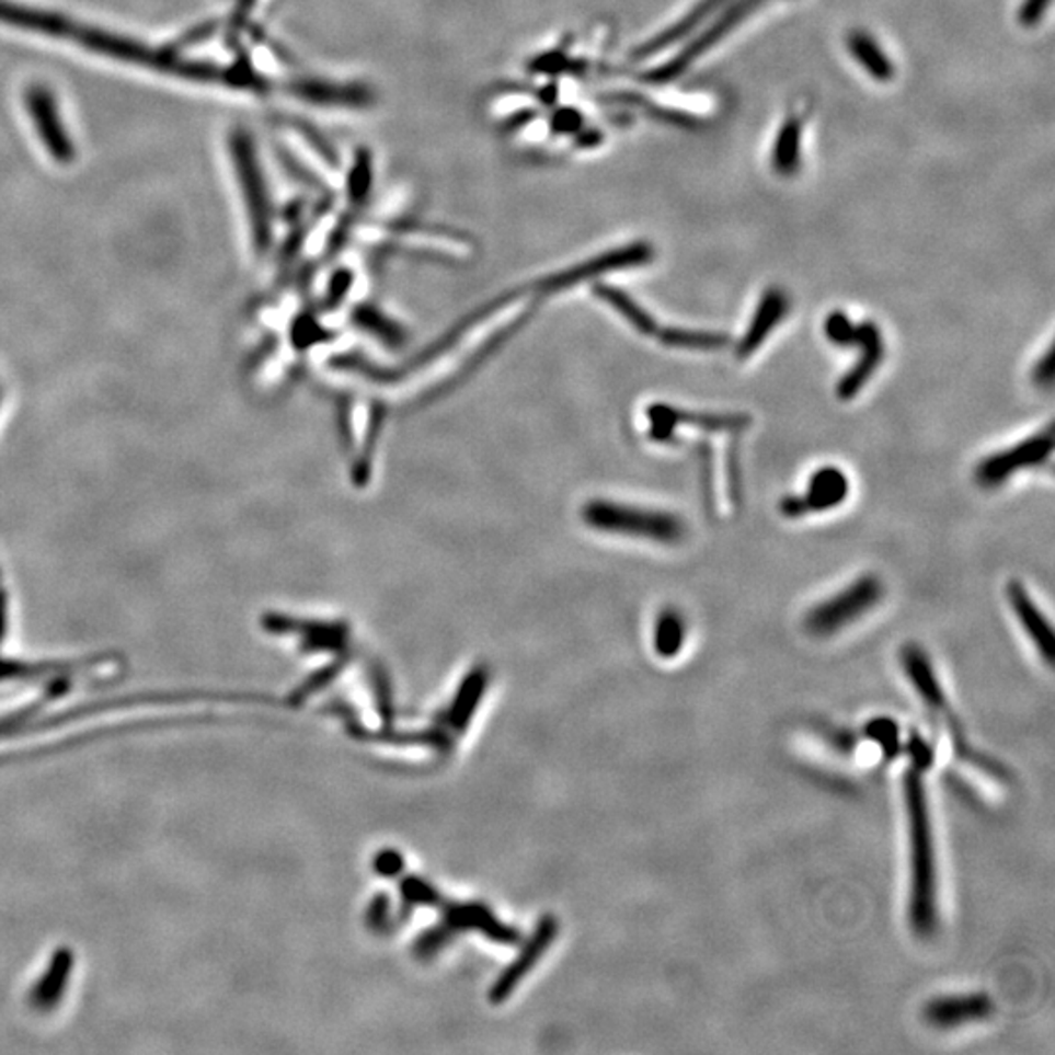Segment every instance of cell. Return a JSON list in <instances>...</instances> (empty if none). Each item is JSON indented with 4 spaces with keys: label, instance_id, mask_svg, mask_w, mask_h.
I'll list each match as a JSON object with an SVG mask.
<instances>
[{
    "label": "cell",
    "instance_id": "obj_24",
    "mask_svg": "<svg viewBox=\"0 0 1055 1055\" xmlns=\"http://www.w3.org/2000/svg\"><path fill=\"white\" fill-rule=\"evenodd\" d=\"M356 323H358L362 329H366V331L376 334V336H379L381 341H386L388 344L403 343V336H405V334L401 331V326L391 323L389 319L381 316L378 309H374V307H360V309L356 311Z\"/></svg>",
    "mask_w": 1055,
    "mask_h": 1055
},
{
    "label": "cell",
    "instance_id": "obj_20",
    "mask_svg": "<svg viewBox=\"0 0 1055 1055\" xmlns=\"http://www.w3.org/2000/svg\"><path fill=\"white\" fill-rule=\"evenodd\" d=\"M595 296L596 298L605 299L606 303L612 307L613 311H618L638 333L643 334V336L657 334L658 326L653 316H650V313H647L635 299L630 298L623 289L613 288V286H608V284H596Z\"/></svg>",
    "mask_w": 1055,
    "mask_h": 1055
},
{
    "label": "cell",
    "instance_id": "obj_2",
    "mask_svg": "<svg viewBox=\"0 0 1055 1055\" xmlns=\"http://www.w3.org/2000/svg\"><path fill=\"white\" fill-rule=\"evenodd\" d=\"M583 520L600 532L638 536L665 546H677L686 536V524L680 516L600 498L585 505Z\"/></svg>",
    "mask_w": 1055,
    "mask_h": 1055
},
{
    "label": "cell",
    "instance_id": "obj_8",
    "mask_svg": "<svg viewBox=\"0 0 1055 1055\" xmlns=\"http://www.w3.org/2000/svg\"><path fill=\"white\" fill-rule=\"evenodd\" d=\"M647 418L651 423L647 436L658 444L678 443L677 426L680 424L696 426L703 433L712 434H741L753 424V418L747 413H698L665 403L647 406Z\"/></svg>",
    "mask_w": 1055,
    "mask_h": 1055
},
{
    "label": "cell",
    "instance_id": "obj_27",
    "mask_svg": "<svg viewBox=\"0 0 1055 1055\" xmlns=\"http://www.w3.org/2000/svg\"><path fill=\"white\" fill-rule=\"evenodd\" d=\"M907 750H909V757H911V765L915 767L927 768L932 765V747H930L929 741L925 739L919 733H913L909 737V743H907Z\"/></svg>",
    "mask_w": 1055,
    "mask_h": 1055
},
{
    "label": "cell",
    "instance_id": "obj_4",
    "mask_svg": "<svg viewBox=\"0 0 1055 1055\" xmlns=\"http://www.w3.org/2000/svg\"><path fill=\"white\" fill-rule=\"evenodd\" d=\"M234 174L241 186L249 226L256 251H266L271 243L272 209L268 188L262 174L261 161L254 149L253 137L244 129H234L229 139Z\"/></svg>",
    "mask_w": 1055,
    "mask_h": 1055
},
{
    "label": "cell",
    "instance_id": "obj_7",
    "mask_svg": "<svg viewBox=\"0 0 1055 1055\" xmlns=\"http://www.w3.org/2000/svg\"><path fill=\"white\" fill-rule=\"evenodd\" d=\"M1054 451V426L1047 424L1042 433L1032 434L1027 440L987 456L975 468V483L984 489L1005 485L1020 469L1044 466Z\"/></svg>",
    "mask_w": 1055,
    "mask_h": 1055
},
{
    "label": "cell",
    "instance_id": "obj_21",
    "mask_svg": "<svg viewBox=\"0 0 1055 1055\" xmlns=\"http://www.w3.org/2000/svg\"><path fill=\"white\" fill-rule=\"evenodd\" d=\"M800 154H802V122L800 117L790 116L776 136L775 149L770 157L772 169L782 176H792L800 167Z\"/></svg>",
    "mask_w": 1055,
    "mask_h": 1055
},
{
    "label": "cell",
    "instance_id": "obj_31",
    "mask_svg": "<svg viewBox=\"0 0 1055 1055\" xmlns=\"http://www.w3.org/2000/svg\"><path fill=\"white\" fill-rule=\"evenodd\" d=\"M780 513H782L785 518H802V516L807 515V508H805V503H803V496H784V498L780 501Z\"/></svg>",
    "mask_w": 1055,
    "mask_h": 1055
},
{
    "label": "cell",
    "instance_id": "obj_10",
    "mask_svg": "<svg viewBox=\"0 0 1055 1055\" xmlns=\"http://www.w3.org/2000/svg\"><path fill=\"white\" fill-rule=\"evenodd\" d=\"M655 256V251L650 243H643V241H638V243L626 244V246H620V249H612L605 254H598L595 259L590 261L581 262L577 266L573 268H567V271L560 272L558 276H551L548 280H543V288L548 291H555V289H565L569 286H575L578 282L590 280V278H596V276H603L606 272L612 271H623V268H635V266H645L650 264Z\"/></svg>",
    "mask_w": 1055,
    "mask_h": 1055
},
{
    "label": "cell",
    "instance_id": "obj_13",
    "mask_svg": "<svg viewBox=\"0 0 1055 1055\" xmlns=\"http://www.w3.org/2000/svg\"><path fill=\"white\" fill-rule=\"evenodd\" d=\"M1007 598H1009L1012 610L1017 613L1022 628L1029 632V638L1036 645L1037 653L1046 661V665L1054 667L1055 661V640L1054 630L1046 620V616L1040 612L1036 603L1032 600L1029 590L1020 581L1007 583Z\"/></svg>",
    "mask_w": 1055,
    "mask_h": 1055
},
{
    "label": "cell",
    "instance_id": "obj_17",
    "mask_svg": "<svg viewBox=\"0 0 1055 1055\" xmlns=\"http://www.w3.org/2000/svg\"><path fill=\"white\" fill-rule=\"evenodd\" d=\"M848 485L845 471L833 466L817 469L810 479V488L803 496V503L810 513H825L835 506L842 505L847 501Z\"/></svg>",
    "mask_w": 1055,
    "mask_h": 1055
},
{
    "label": "cell",
    "instance_id": "obj_26",
    "mask_svg": "<svg viewBox=\"0 0 1055 1055\" xmlns=\"http://www.w3.org/2000/svg\"><path fill=\"white\" fill-rule=\"evenodd\" d=\"M1055 378V348L1054 344L1047 348L1046 354L1036 362L1032 370V381L1040 389L1054 388Z\"/></svg>",
    "mask_w": 1055,
    "mask_h": 1055
},
{
    "label": "cell",
    "instance_id": "obj_5",
    "mask_svg": "<svg viewBox=\"0 0 1055 1055\" xmlns=\"http://www.w3.org/2000/svg\"><path fill=\"white\" fill-rule=\"evenodd\" d=\"M882 581L875 575H862L840 590L839 595L813 606L805 616V630L815 638H830L870 612L882 600Z\"/></svg>",
    "mask_w": 1055,
    "mask_h": 1055
},
{
    "label": "cell",
    "instance_id": "obj_9",
    "mask_svg": "<svg viewBox=\"0 0 1055 1055\" xmlns=\"http://www.w3.org/2000/svg\"><path fill=\"white\" fill-rule=\"evenodd\" d=\"M24 102L30 122L47 154L57 163H71L74 159V144L65 127L54 92L49 91L46 84H32L26 91Z\"/></svg>",
    "mask_w": 1055,
    "mask_h": 1055
},
{
    "label": "cell",
    "instance_id": "obj_15",
    "mask_svg": "<svg viewBox=\"0 0 1055 1055\" xmlns=\"http://www.w3.org/2000/svg\"><path fill=\"white\" fill-rule=\"evenodd\" d=\"M902 665L905 675L922 698V702L927 703L932 712L947 713L944 712L948 710L947 696L938 683L929 655L922 651V647L915 643L905 645L902 650Z\"/></svg>",
    "mask_w": 1055,
    "mask_h": 1055
},
{
    "label": "cell",
    "instance_id": "obj_3",
    "mask_svg": "<svg viewBox=\"0 0 1055 1055\" xmlns=\"http://www.w3.org/2000/svg\"><path fill=\"white\" fill-rule=\"evenodd\" d=\"M827 341L835 346H860V358L850 370L839 379L837 398L840 401H852L868 381L874 378L875 370L885 358L884 334L874 321H862L855 325L845 311H833L825 321Z\"/></svg>",
    "mask_w": 1055,
    "mask_h": 1055
},
{
    "label": "cell",
    "instance_id": "obj_22",
    "mask_svg": "<svg viewBox=\"0 0 1055 1055\" xmlns=\"http://www.w3.org/2000/svg\"><path fill=\"white\" fill-rule=\"evenodd\" d=\"M658 341L668 348H686V351H720L730 346L731 336L718 331H700V329H680L667 326L657 331Z\"/></svg>",
    "mask_w": 1055,
    "mask_h": 1055
},
{
    "label": "cell",
    "instance_id": "obj_19",
    "mask_svg": "<svg viewBox=\"0 0 1055 1055\" xmlns=\"http://www.w3.org/2000/svg\"><path fill=\"white\" fill-rule=\"evenodd\" d=\"M848 54L857 59V64L874 79V81H892L895 69L885 55L884 49L875 44L874 37L867 32H850L847 36Z\"/></svg>",
    "mask_w": 1055,
    "mask_h": 1055
},
{
    "label": "cell",
    "instance_id": "obj_23",
    "mask_svg": "<svg viewBox=\"0 0 1055 1055\" xmlns=\"http://www.w3.org/2000/svg\"><path fill=\"white\" fill-rule=\"evenodd\" d=\"M686 640V622L675 608H665L655 623V651L665 658L677 657Z\"/></svg>",
    "mask_w": 1055,
    "mask_h": 1055
},
{
    "label": "cell",
    "instance_id": "obj_25",
    "mask_svg": "<svg viewBox=\"0 0 1055 1055\" xmlns=\"http://www.w3.org/2000/svg\"><path fill=\"white\" fill-rule=\"evenodd\" d=\"M696 451H698V458L702 461V478H703V496H706V506L708 511L713 513V466L712 458L713 451L708 443H698L696 446Z\"/></svg>",
    "mask_w": 1055,
    "mask_h": 1055
},
{
    "label": "cell",
    "instance_id": "obj_1",
    "mask_svg": "<svg viewBox=\"0 0 1055 1055\" xmlns=\"http://www.w3.org/2000/svg\"><path fill=\"white\" fill-rule=\"evenodd\" d=\"M922 772V768L911 765L903 776V795L907 810L911 857L909 925L917 937L930 938L938 927L937 860Z\"/></svg>",
    "mask_w": 1055,
    "mask_h": 1055
},
{
    "label": "cell",
    "instance_id": "obj_6",
    "mask_svg": "<svg viewBox=\"0 0 1055 1055\" xmlns=\"http://www.w3.org/2000/svg\"><path fill=\"white\" fill-rule=\"evenodd\" d=\"M760 2H762V0H730V2L725 4V9L718 10V16L713 19L712 24L703 27L702 32H700L692 42H688L673 59H668L667 64L658 65L657 69L645 72V74H643V81L653 82V84H663V82H670L678 79V77H680L690 65L696 64L708 49L718 46L720 39L727 36L730 32H733L735 27L739 26L743 20L750 16V12L757 9V7H760Z\"/></svg>",
    "mask_w": 1055,
    "mask_h": 1055
},
{
    "label": "cell",
    "instance_id": "obj_30",
    "mask_svg": "<svg viewBox=\"0 0 1055 1055\" xmlns=\"http://www.w3.org/2000/svg\"><path fill=\"white\" fill-rule=\"evenodd\" d=\"M872 727H874L872 735L878 743H882L884 747H892V750L897 749V730L892 722H878Z\"/></svg>",
    "mask_w": 1055,
    "mask_h": 1055
},
{
    "label": "cell",
    "instance_id": "obj_11",
    "mask_svg": "<svg viewBox=\"0 0 1055 1055\" xmlns=\"http://www.w3.org/2000/svg\"><path fill=\"white\" fill-rule=\"evenodd\" d=\"M991 1012L993 1001L985 993H970L932 999L925 1005L922 1019L934 1029L954 1030L970 1022L989 1019Z\"/></svg>",
    "mask_w": 1055,
    "mask_h": 1055
},
{
    "label": "cell",
    "instance_id": "obj_28",
    "mask_svg": "<svg viewBox=\"0 0 1055 1055\" xmlns=\"http://www.w3.org/2000/svg\"><path fill=\"white\" fill-rule=\"evenodd\" d=\"M1050 0H1024L1019 9L1020 26L1034 27L1046 14Z\"/></svg>",
    "mask_w": 1055,
    "mask_h": 1055
},
{
    "label": "cell",
    "instance_id": "obj_14",
    "mask_svg": "<svg viewBox=\"0 0 1055 1055\" xmlns=\"http://www.w3.org/2000/svg\"><path fill=\"white\" fill-rule=\"evenodd\" d=\"M727 2L730 0H700L673 26L658 32L657 36H653L647 42H643L641 46L635 47L632 51V61H635V64L647 61L653 55L661 54L668 47L677 46L678 42H683L686 36H690L696 27L702 26L706 20L712 19L713 14H718V10H722Z\"/></svg>",
    "mask_w": 1055,
    "mask_h": 1055
},
{
    "label": "cell",
    "instance_id": "obj_18",
    "mask_svg": "<svg viewBox=\"0 0 1055 1055\" xmlns=\"http://www.w3.org/2000/svg\"><path fill=\"white\" fill-rule=\"evenodd\" d=\"M294 94L307 100L311 104L323 106H366L370 94L358 87L348 84H333V82H299L294 87Z\"/></svg>",
    "mask_w": 1055,
    "mask_h": 1055
},
{
    "label": "cell",
    "instance_id": "obj_29",
    "mask_svg": "<svg viewBox=\"0 0 1055 1055\" xmlns=\"http://www.w3.org/2000/svg\"><path fill=\"white\" fill-rule=\"evenodd\" d=\"M727 478H730L731 498L735 505L741 503V463L737 446H731L727 454Z\"/></svg>",
    "mask_w": 1055,
    "mask_h": 1055
},
{
    "label": "cell",
    "instance_id": "obj_16",
    "mask_svg": "<svg viewBox=\"0 0 1055 1055\" xmlns=\"http://www.w3.org/2000/svg\"><path fill=\"white\" fill-rule=\"evenodd\" d=\"M0 22L7 26L22 27L27 32L46 36H71L72 22L47 10L27 9L14 2L0 0Z\"/></svg>",
    "mask_w": 1055,
    "mask_h": 1055
},
{
    "label": "cell",
    "instance_id": "obj_12",
    "mask_svg": "<svg viewBox=\"0 0 1055 1055\" xmlns=\"http://www.w3.org/2000/svg\"><path fill=\"white\" fill-rule=\"evenodd\" d=\"M790 311V298L780 286H770L758 301L749 326L735 346V356L739 360H747L765 344L776 326L784 321Z\"/></svg>",
    "mask_w": 1055,
    "mask_h": 1055
}]
</instances>
